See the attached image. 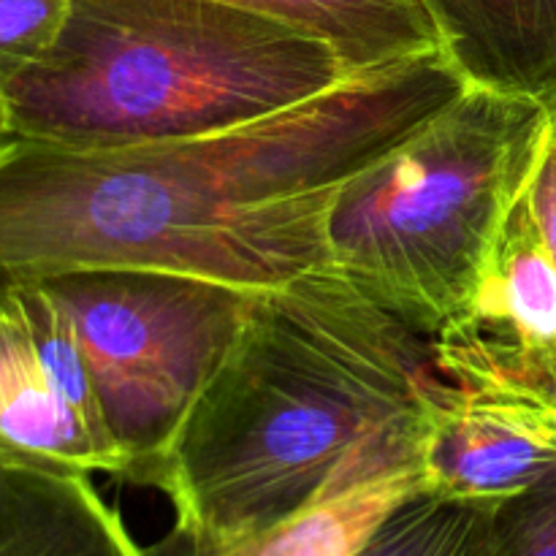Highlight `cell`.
I'll return each mask as SVG.
<instances>
[{
	"label": "cell",
	"mask_w": 556,
	"mask_h": 556,
	"mask_svg": "<svg viewBox=\"0 0 556 556\" xmlns=\"http://www.w3.org/2000/svg\"><path fill=\"white\" fill-rule=\"evenodd\" d=\"M467 87L440 49L193 139L81 150L0 134V291L96 269L286 286L329 264L340 185Z\"/></svg>",
	"instance_id": "obj_1"
},
{
	"label": "cell",
	"mask_w": 556,
	"mask_h": 556,
	"mask_svg": "<svg viewBox=\"0 0 556 556\" xmlns=\"http://www.w3.org/2000/svg\"><path fill=\"white\" fill-rule=\"evenodd\" d=\"M445 383L432 337L315 266L253 293L155 489L188 543L269 530L345 478L421 465Z\"/></svg>",
	"instance_id": "obj_2"
},
{
	"label": "cell",
	"mask_w": 556,
	"mask_h": 556,
	"mask_svg": "<svg viewBox=\"0 0 556 556\" xmlns=\"http://www.w3.org/2000/svg\"><path fill=\"white\" fill-rule=\"evenodd\" d=\"M351 79L313 33L226 0H74L0 85V134L81 150L220 134Z\"/></svg>",
	"instance_id": "obj_3"
},
{
	"label": "cell",
	"mask_w": 556,
	"mask_h": 556,
	"mask_svg": "<svg viewBox=\"0 0 556 556\" xmlns=\"http://www.w3.org/2000/svg\"><path fill=\"white\" fill-rule=\"evenodd\" d=\"M552 139L541 98L470 85L340 185L329 266L434 337L472 296Z\"/></svg>",
	"instance_id": "obj_4"
},
{
	"label": "cell",
	"mask_w": 556,
	"mask_h": 556,
	"mask_svg": "<svg viewBox=\"0 0 556 556\" xmlns=\"http://www.w3.org/2000/svg\"><path fill=\"white\" fill-rule=\"evenodd\" d=\"M79 334L109 432L136 486H157L179 429L231 348L255 291L155 269L47 280Z\"/></svg>",
	"instance_id": "obj_5"
},
{
	"label": "cell",
	"mask_w": 556,
	"mask_h": 556,
	"mask_svg": "<svg viewBox=\"0 0 556 556\" xmlns=\"http://www.w3.org/2000/svg\"><path fill=\"white\" fill-rule=\"evenodd\" d=\"M0 448L125 481L79 334L47 282L0 291Z\"/></svg>",
	"instance_id": "obj_6"
},
{
	"label": "cell",
	"mask_w": 556,
	"mask_h": 556,
	"mask_svg": "<svg viewBox=\"0 0 556 556\" xmlns=\"http://www.w3.org/2000/svg\"><path fill=\"white\" fill-rule=\"evenodd\" d=\"M432 348L440 372L470 394L541 391L556 378V264L527 193Z\"/></svg>",
	"instance_id": "obj_7"
},
{
	"label": "cell",
	"mask_w": 556,
	"mask_h": 556,
	"mask_svg": "<svg viewBox=\"0 0 556 556\" xmlns=\"http://www.w3.org/2000/svg\"><path fill=\"white\" fill-rule=\"evenodd\" d=\"M556 470V440L500 402L448 380L429 410L421 489L451 500L503 503Z\"/></svg>",
	"instance_id": "obj_8"
},
{
	"label": "cell",
	"mask_w": 556,
	"mask_h": 556,
	"mask_svg": "<svg viewBox=\"0 0 556 556\" xmlns=\"http://www.w3.org/2000/svg\"><path fill=\"white\" fill-rule=\"evenodd\" d=\"M0 556H147L87 472L0 448Z\"/></svg>",
	"instance_id": "obj_9"
},
{
	"label": "cell",
	"mask_w": 556,
	"mask_h": 556,
	"mask_svg": "<svg viewBox=\"0 0 556 556\" xmlns=\"http://www.w3.org/2000/svg\"><path fill=\"white\" fill-rule=\"evenodd\" d=\"M470 85L543 98L556 87V0H427Z\"/></svg>",
	"instance_id": "obj_10"
},
{
	"label": "cell",
	"mask_w": 556,
	"mask_h": 556,
	"mask_svg": "<svg viewBox=\"0 0 556 556\" xmlns=\"http://www.w3.org/2000/svg\"><path fill=\"white\" fill-rule=\"evenodd\" d=\"M418 489L421 465L345 478L269 530L233 541H185V556H353L386 514Z\"/></svg>",
	"instance_id": "obj_11"
},
{
	"label": "cell",
	"mask_w": 556,
	"mask_h": 556,
	"mask_svg": "<svg viewBox=\"0 0 556 556\" xmlns=\"http://www.w3.org/2000/svg\"><path fill=\"white\" fill-rule=\"evenodd\" d=\"M275 16L329 43L348 76L440 52L438 20L427 0H226Z\"/></svg>",
	"instance_id": "obj_12"
},
{
	"label": "cell",
	"mask_w": 556,
	"mask_h": 556,
	"mask_svg": "<svg viewBox=\"0 0 556 556\" xmlns=\"http://www.w3.org/2000/svg\"><path fill=\"white\" fill-rule=\"evenodd\" d=\"M497 503L413 492L369 532L353 556H492Z\"/></svg>",
	"instance_id": "obj_13"
},
{
	"label": "cell",
	"mask_w": 556,
	"mask_h": 556,
	"mask_svg": "<svg viewBox=\"0 0 556 556\" xmlns=\"http://www.w3.org/2000/svg\"><path fill=\"white\" fill-rule=\"evenodd\" d=\"M74 0H0V85L58 43Z\"/></svg>",
	"instance_id": "obj_14"
},
{
	"label": "cell",
	"mask_w": 556,
	"mask_h": 556,
	"mask_svg": "<svg viewBox=\"0 0 556 556\" xmlns=\"http://www.w3.org/2000/svg\"><path fill=\"white\" fill-rule=\"evenodd\" d=\"M492 556H556V470L497 503Z\"/></svg>",
	"instance_id": "obj_15"
},
{
	"label": "cell",
	"mask_w": 556,
	"mask_h": 556,
	"mask_svg": "<svg viewBox=\"0 0 556 556\" xmlns=\"http://www.w3.org/2000/svg\"><path fill=\"white\" fill-rule=\"evenodd\" d=\"M530 206L532 215H535L538 228L543 233V242H546L548 253H552L556 264V139L552 134L548 139L546 152L541 157V166H538L535 177H532L530 190Z\"/></svg>",
	"instance_id": "obj_16"
},
{
	"label": "cell",
	"mask_w": 556,
	"mask_h": 556,
	"mask_svg": "<svg viewBox=\"0 0 556 556\" xmlns=\"http://www.w3.org/2000/svg\"><path fill=\"white\" fill-rule=\"evenodd\" d=\"M483 400L500 402V405L521 413L532 424H538L548 438L556 440V378L541 391H519V394L505 396H483Z\"/></svg>",
	"instance_id": "obj_17"
},
{
	"label": "cell",
	"mask_w": 556,
	"mask_h": 556,
	"mask_svg": "<svg viewBox=\"0 0 556 556\" xmlns=\"http://www.w3.org/2000/svg\"><path fill=\"white\" fill-rule=\"evenodd\" d=\"M541 101L546 103L548 117H552V134H554V139H556V87H552V90H548L546 96L541 98Z\"/></svg>",
	"instance_id": "obj_18"
}]
</instances>
